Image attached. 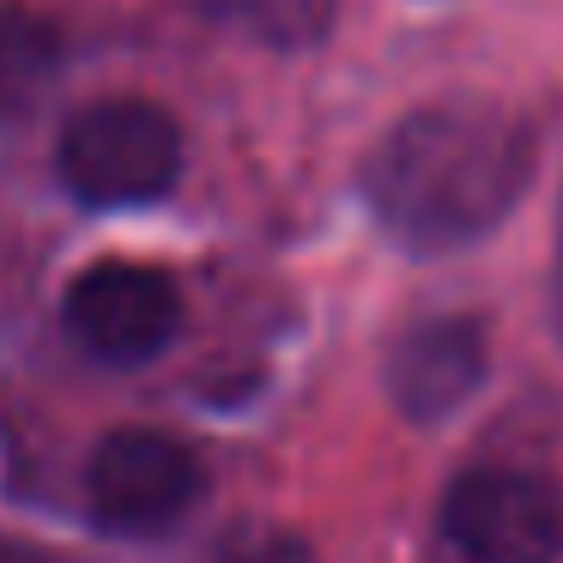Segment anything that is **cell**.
<instances>
[{
    "mask_svg": "<svg viewBox=\"0 0 563 563\" xmlns=\"http://www.w3.org/2000/svg\"><path fill=\"white\" fill-rule=\"evenodd\" d=\"M442 533L466 563H563V490L533 466H466L442 497Z\"/></svg>",
    "mask_w": 563,
    "mask_h": 563,
    "instance_id": "obj_3",
    "label": "cell"
},
{
    "mask_svg": "<svg viewBox=\"0 0 563 563\" xmlns=\"http://www.w3.org/2000/svg\"><path fill=\"white\" fill-rule=\"evenodd\" d=\"M55 170L86 207H146L183 176V128L152 98H98L67 115Z\"/></svg>",
    "mask_w": 563,
    "mask_h": 563,
    "instance_id": "obj_2",
    "label": "cell"
},
{
    "mask_svg": "<svg viewBox=\"0 0 563 563\" xmlns=\"http://www.w3.org/2000/svg\"><path fill=\"white\" fill-rule=\"evenodd\" d=\"M533 128L490 98H437L400 115L364 164V200L412 255L473 249L521 207Z\"/></svg>",
    "mask_w": 563,
    "mask_h": 563,
    "instance_id": "obj_1",
    "label": "cell"
},
{
    "mask_svg": "<svg viewBox=\"0 0 563 563\" xmlns=\"http://www.w3.org/2000/svg\"><path fill=\"white\" fill-rule=\"evenodd\" d=\"M183 328V291L170 273L140 261H98L67 291V333L98 364H152Z\"/></svg>",
    "mask_w": 563,
    "mask_h": 563,
    "instance_id": "obj_5",
    "label": "cell"
},
{
    "mask_svg": "<svg viewBox=\"0 0 563 563\" xmlns=\"http://www.w3.org/2000/svg\"><path fill=\"white\" fill-rule=\"evenodd\" d=\"M485 369H490L485 321H473V316L412 321L388 345V400L412 424H437V418L461 412L485 388Z\"/></svg>",
    "mask_w": 563,
    "mask_h": 563,
    "instance_id": "obj_6",
    "label": "cell"
},
{
    "mask_svg": "<svg viewBox=\"0 0 563 563\" xmlns=\"http://www.w3.org/2000/svg\"><path fill=\"white\" fill-rule=\"evenodd\" d=\"M62 25L31 7H0V115H25L62 79Z\"/></svg>",
    "mask_w": 563,
    "mask_h": 563,
    "instance_id": "obj_7",
    "label": "cell"
},
{
    "mask_svg": "<svg viewBox=\"0 0 563 563\" xmlns=\"http://www.w3.org/2000/svg\"><path fill=\"white\" fill-rule=\"evenodd\" d=\"M207 25L236 31L267 49H309L333 31L340 0H188Z\"/></svg>",
    "mask_w": 563,
    "mask_h": 563,
    "instance_id": "obj_8",
    "label": "cell"
},
{
    "mask_svg": "<svg viewBox=\"0 0 563 563\" xmlns=\"http://www.w3.org/2000/svg\"><path fill=\"white\" fill-rule=\"evenodd\" d=\"M207 490V466L188 442L164 430H115L86 466V503L98 527L128 539L170 533Z\"/></svg>",
    "mask_w": 563,
    "mask_h": 563,
    "instance_id": "obj_4",
    "label": "cell"
},
{
    "mask_svg": "<svg viewBox=\"0 0 563 563\" xmlns=\"http://www.w3.org/2000/svg\"><path fill=\"white\" fill-rule=\"evenodd\" d=\"M219 563H309L303 551L291 545V539H273V533H255V539H243L236 551H224Z\"/></svg>",
    "mask_w": 563,
    "mask_h": 563,
    "instance_id": "obj_9",
    "label": "cell"
}]
</instances>
